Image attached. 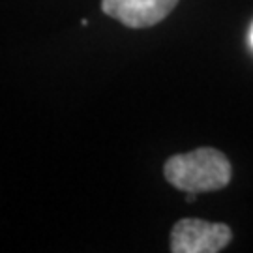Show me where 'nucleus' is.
I'll return each instance as SVG.
<instances>
[{
	"instance_id": "obj_1",
	"label": "nucleus",
	"mask_w": 253,
	"mask_h": 253,
	"mask_svg": "<svg viewBox=\"0 0 253 253\" xmlns=\"http://www.w3.org/2000/svg\"><path fill=\"white\" fill-rule=\"evenodd\" d=\"M165 180L186 193H207L229 186L233 167L223 152L203 146L186 154H176L165 162Z\"/></svg>"
},
{
	"instance_id": "obj_2",
	"label": "nucleus",
	"mask_w": 253,
	"mask_h": 253,
	"mask_svg": "<svg viewBox=\"0 0 253 253\" xmlns=\"http://www.w3.org/2000/svg\"><path fill=\"white\" fill-rule=\"evenodd\" d=\"M233 240V231L225 223L186 217L171 231L172 253H217Z\"/></svg>"
},
{
	"instance_id": "obj_3",
	"label": "nucleus",
	"mask_w": 253,
	"mask_h": 253,
	"mask_svg": "<svg viewBox=\"0 0 253 253\" xmlns=\"http://www.w3.org/2000/svg\"><path fill=\"white\" fill-rule=\"evenodd\" d=\"M178 0H101V9L109 17L129 28H148L176 8Z\"/></svg>"
},
{
	"instance_id": "obj_4",
	"label": "nucleus",
	"mask_w": 253,
	"mask_h": 253,
	"mask_svg": "<svg viewBox=\"0 0 253 253\" xmlns=\"http://www.w3.org/2000/svg\"><path fill=\"white\" fill-rule=\"evenodd\" d=\"M195 195H197V193H188L186 201H188V203H193V201H195Z\"/></svg>"
},
{
	"instance_id": "obj_5",
	"label": "nucleus",
	"mask_w": 253,
	"mask_h": 253,
	"mask_svg": "<svg viewBox=\"0 0 253 253\" xmlns=\"http://www.w3.org/2000/svg\"><path fill=\"white\" fill-rule=\"evenodd\" d=\"M252 43H253V28H252Z\"/></svg>"
}]
</instances>
